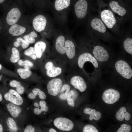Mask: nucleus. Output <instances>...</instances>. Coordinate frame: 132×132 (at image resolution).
Instances as JSON below:
<instances>
[{"instance_id":"obj_8","label":"nucleus","mask_w":132,"mask_h":132,"mask_svg":"<svg viewBox=\"0 0 132 132\" xmlns=\"http://www.w3.org/2000/svg\"><path fill=\"white\" fill-rule=\"evenodd\" d=\"M66 65L57 60L52 59L46 62L45 65L46 75L50 78L55 77L64 72Z\"/></svg>"},{"instance_id":"obj_25","label":"nucleus","mask_w":132,"mask_h":132,"mask_svg":"<svg viewBox=\"0 0 132 132\" xmlns=\"http://www.w3.org/2000/svg\"><path fill=\"white\" fill-rule=\"evenodd\" d=\"M7 126L9 128V132H18V129L15 121L12 118L9 117L6 121Z\"/></svg>"},{"instance_id":"obj_48","label":"nucleus","mask_w":132,"mask_h":132,"mask_svg":"<svg viewBox=\"0 0 132 132\" xmlns=\"http://www.w3.org/2000/svg\"><path fill=\"white\" fill-rule=\"evenodd\" d=\"M2 100V95L0 93V101H1Z\"/></svg>"},{"instance_id":"obj_22","label":"nucleus","mask_w":132,"mask_h":132,"mask_svg":"<svg viewBox=\"0 0 132 132\" xmlns=\"http://www.w3.org/2000/svg\"><path fill=\"white\" fill-rule=\"evenodd\" d=\"M83 112L85 114L89 115V119L92 121L93 119L98 121L101 118V114L99 111H96L95 109H92L89 108H85Z\"/></svg>"},{"instance_id":"obj_46","label":"nucleus","mask_w":132,"mask_h":132,"mask_svg":"<svg viewBox=\"0 0 132 132\" xmlns=\"http://www.w3.org/2000/svg\"><path fill=\"white\" fill-rule=\"evenodd\" d=\"M3 130V128L2 125L0 123V132H2Z\"/></svg>"},{"instance_id":"obj_6","label":"nucleus","mask_w":132,"mask_h":132,"mask_svg":"<svg viewBox=\"0 0 132 132\" xmlns=\"http://www.w3.org/2000/svg\"><path fill=\"white\" fill-rule=\"evenodd\" d=\"M110 9L119 20L128 19L131 13V0H108Z\"/></svg>"},{"instance_id":"obj_51","label":"nucleus","mask_w":132,"mask_h":132,"mask_svg":"<svg viewBox=\"0 0 132 132\" xmlns=\"http://www.w3.org/2000/svg\"><path fill=\"white\" fill-rule=\"evenodd\" d=\"M1 27L0 26V30H1Z\"/></svg>"},{"instance_id":"obj_41","label":"nucleus","mask_w":132,"mask_h":132,"mask_svg":"<svg viewBox=\"0 0 132 132\" xmlns=\"http://www.w3.org/2000/svg\"><path fill=\"white\" fill-rule=\"evenodd\" d=\"M35 131L34 128L31 125L27 126L25 128L24 132H34Z\"/></svg>"},{"instance_id":"obj_45","label":"nucleus","mask_w":132,"mask_h":132,"mask_svg":"<svg viewBox=\"0 0 132 132\" xmlns=\"http://www.w3.org/2000/svg\"><path fill=\"white\" fill-rule=\"evenodd\" d=\"M49 132H56V131L53 128H51L49 130Z\"/></svg>"},{"instance_id":"obj_14","label":"nucleus","mask_w":132,"mask_h":132,"mask_svg":"<svg viewBox=\"0 0 132 132\" xmlns=\"http://www.w3.org/2000/svg\"><path fill=\"white\" fill-rule=\"evenodd\" d=\"M92 52L94 57L99 62H105L109 58V55L108 52L103 47L100 45L94 46Z\"/></svg>"},{"instance_id":"obj_1","label":"nucleus","mask_w":132,"mask_h":132,"mask_svg":"<svg viewBox=\"0 0 132 132\" xmlns=\"http://www.w3.org/2000/svg\"><path fill=\"white\" fill-rule=\"evenodd\" d=\"M51 9L56 22L64 26L67 22L69 13L71 10V0H52Z\"/></svg>"},{"instance_id":"obj_27","label":"nucleus","mask_w":132,"mask_h":132,"mask_svg":"<svg viewBox=\"0 0 132 132\" xmlns=\"http://www.w3.org/2000/svg\"><path fill=\"white\" fill-rule=\"evenodd\" d=\"M37 33L34 31L31 32L29 34L24 36L23 39L29 44H33L35 42V38L38 36Z\"/></svg>"},{"instance_id":"obj_9","label":"nucleus","mask_w":132,"mask_h":132,"mask_svg":"<svg viewBox=\"0 0 132 132\" xmlns=\"http://www.w3.org/2000/svg\"><path fill=\"white\" fill-rule=\"evenodd\" d=\"M88 31L94 32L101 34H106L108 32L106 27L99 18L90 17L88 16Z\"/></svg>"},{"instance_id":"obj_15","label":"nucleus","mask_w":132,"mask_h":132,"mask_svg":"<svg viewBox=\"0 0 132 132\" xmlns=\"http://www.w3.org/2000/svg\"><path fill=\"white\" fill-rule=\"evenodd\" d=\"M87 62L91 63L95 68L99 66L98 61L94 56L89 53L85 52L81 54L78 57L77 63L78 67L82 68L85 63Z\"/></svg>"},{"instance_id":"obj_33","label":"nucleus","mask_w":132,"mask_h":132,"mask_svg":"<svg viewBox=\"0 0 132 132\" xmlns=\"http://www.w3.org/2000/svg\"><path fill=\"white\" fill-rule=\"evenodd\" d=\"M18 64L21 66H24L25 69H29L30 68L33 66V64L30 61L26 60L23 61L21 59L19 60L18 62Z\"/></svg>"},{"instance_id":"obj_2","label":"nucleus","mask_w":132,"mask_h":132,"mask_svg":"<svg viewBox=\"0 0 132 132\" xmlns=\"http://www.w3.org/2000/svg\"><path fill=\"white\" fill-rule=\"evenodd\" d=\"M53 37L52 59L57 60L66 65L68 63L65 53V34L62 30L56 29H55Z\"/></svg>"},{"instance_id":"obj_37","label":"nucleus","mask_w":132,"mask_h":132,"mask_svg":"<svg viewBox=\"0 0 132 132\" xmlns=\"http://www.w3.org/2000/svg\"><path fill=\"white\" fill-rule=\"evenodd\" d=\"M131 129V126L128 124H123L117 131V132H129Z\"/></svg>"},{"instance_id":"obj_12","label":"nucleus","mask_w":132,"mask_h":132,"mask_svg":"<svg viewBox=\"0 0 132 132\" xmlns=\"http://www.w3.org/2000/svg\"><path fill=\"white\" fill-rule=\"evenodd\" d=\"M53 124L57 128L63 131H71L74 127V123L72 121L63 117L56 118L54 121Z\"/></svg>"},{"instance_id":"obj_38","label":"nucleus","mask_w":132,"mask_h":132,"mask_svg":"<svg viewBox=\"0 0 132 132\" xmlns=\"http://www.w3.org/2000/svg\"><path fill=\"white\" fill-rule=\"evenodd\" d=\"M39 106L41 107V109L43 112L44 111L45 112L48 111L49 108L46 105V102L44 100H41L39 102Z\"/></svg>"},{"instance_id":"obj_20","label":"nucleus","mask_w":132,"mask_h":132,"mask_svg":"<svg viewBox=\"0 0 132 132\" xmlns=\"http://www.w3.org/2000/svg\"><path fill=\"white\" fill-rule=\"evenodd\" d=\"M26 30V28L18 24L12 25L9 29V33L12 36H18L24 33Z\"/></svg>"},{"instance_id":"obj_30","label":"nucleus","mask_w":132,"mask_h":132,"mask_svg":"<svg viewBox=\"0 0 132 132\" xmlns=\"http://www.w3.org/2000/svg\"><path fill=\"white\" fill-rule=\"evenodd\" d=\"M13 44L16 47L21 45L22 48L25 49L29 46V44L22 38L19 37L16 39V41Z\"/></svg>"},{"instance_id":"obj_10","label":"nucleus","mask_w":132,"mask_h":132,"mask_svg":"<svg viewBox=\"0 0 132 132\" xmlns=\"http://www.w3.org/2000/svg\"><path fill=\"white\" fill-rule=\"evenodd\" d=\"M117 71L124 78L129 79L132 76V69L129 64L125 61L120 60L115 63Z\"/></svg>"},{"instance_id":"obj_35","label":"nucleus","mask_w":132,"mask_h":132,"mask_svg":"<svg viewBox=\"0 0 132 132\" xmlns=\"http://www.w3.org/2000/svg\"><path fill=\"white\" fill-rule=\"evenodd\" d=\"M75 92L73 90H70L68 94L66 99L68 105L72 107H73L75 106L74 101L72 98Z\"/></svg>"},{"instance_id":"obj_29","label":"nucleus","mask_w":132,"mask_h":132,"mask_svg":"<svg viewBox=\"0 0 132 132\" xmlns=\"http://www.w3.org/2000/svg\"><path fill=\"white\" fill-rule=\"evenodd\" d=\"M36 2L40 7L45 9H51V0H36Z\"/></svg>"},{"instance_id":"obj_16","label":"nucleus","mask_w":132,"mask_h":132,"mask_svg":"<svg viewBox=\"0 0 132 132\" xmlns=\"http://www.w3.org/2000/svg\"><path fill=\"white\" fill-rule=\"evenodd\" d=\"M6 100L11 103L18 106L23 103V100L22 97L16 91L13 89H10L4 95Z\"/></svg>"},{"instance_id":"obj_40","label":"nucleus","mask_w":132,"mask_h":132,"mask_svg":"<svg viewBox=\"0 0 132 132\" xmlns=\"http://www.w3.org/2000/svg\"><path fill=\"white\" fill-rule=\"evenodd\" d=\"M70 90H68L64 92L61 93L59 96V98L61 100H65L66 99L68 94Z\"/></svg>"},{"instance_id":"obj_44","label":"nucleus","mask_w":132,"mask_h":132,"mask_svg":"<svg viewBox=\"0 0 132 132\" xmlns=\"http://www.w3.org/2000/svg\"><path fill=\"white\" fill-rule=\"evenodd\" d=\"M6 1V0H0V6L3 5Z\"/></svg>"},{"instance_id":"obj_24","label":"nucleus","mask_w":132,"mask_h":132,"mask_svg":"<svg viewBox=\"0 0 132 132\" xmlns=\"http://www.w3.org/2000/svg\"><path fill=\"white\" fill-rule=\"evenodd\" d=\"M10 85L12 87H16V91L20 95L24 93L25 88L22 86L20 82L15 80H12L10 82Z\"/></svg>"},{"instance_id":"obj_26","label":"nucleus","mask_w":132,"mask_h":132,"mask_svg":"<svg viewBox=\"0 0 132 132\" xmlns=\"http://www.w3.org/2000/svg\"><path fill=\"white\" fill-rule=\"evenodd\" d=\"M123 46L125 51L128 53L132 55V39L128 37L123 42Z\"/></svg>"},{"instance_id":"obj_34","label":"nucleus","mask_w":132,"mask_h":132,"mask_svg":"<svg viewBox=\"0 0 132 132\" xmlns=\"http://www.w3.org/2000/svg\"><path fill=\"white\" fill-rule=\"evenodd\" d=\"M32 91L36 96L38 95L39 98L41 99L44 100L46 99V96L45 93L39 88H34L32 90Z\"/></svg>"},{"instance_id":"obj_5","label":"nucleus","mask_w":132,"mask_h":132,"mask_svg":"<svg viewBox=\"0 0 132 132\" xmlns=\"http://www.w3.org/2000/svg\"><path fill=\"white\" fill-rule=\"evenodd\" d=\"M32 24L33 28L37 32L43 33V35L46 36L53 37L55 29L52 20L43 15L39 14L34 18Z\"/></svg>"},{"instance_id":"obj_19","label":"nucleus","mask_w":132,"mask_h":132,"mask_svg":"<svg viewBox=\"0 0 132 132\" xmlns=\"http://www.w3.org/2000/svg\"><path fill=\"white\" fill-rule=\"evenodd\" d=\"M48 46L46 43L42 40L38 41L35 44L34 48L37 58H42Z\"/></svg>"},{"instance_id":"obj_13","label":"nucleus","mask_w":132,"mask_h":132,"mask_svg":"<svg viewBox=\"0 0 132 132\" xmlns=\"http://www.w3.org/2000/svg\"><path fill=\"white\" fill-rule=\"evenodd\" d=\"M120 97V94L118 91L110 88L107 89L104 92L102 98L105 103L108 104H112L117 102Z\"/></svg>"},{"instance_id":"obj_21","label":"nucleus","mask_w":132,"mask_h":132,"mask_svg":"<svg viewBox=\"0 0 132 132\" xmlns=\"http://www.w3.org/2000/svg\"><path fill=\"white\" fill-rule=\"evenodd\" d=\"M115 116L117 119L120 121H123L124 119L128 121L131 118V115L126 111V108L124 107H121L117 111Z\"/></svg>"},{"instance_id":"obj_11","label":"nucleus","mask_w":132,"mask_h":132,"mask_svg":"<svg viewBox=\"0 0 132 132\" xmlns=\"http://www.w3.org/2000/svg\"><path fill=\"white\" fill-rule=\"evenodd\" d=\"M63 85V82L60 78H53L48 83L47 87L48 93L53 96L58 95Z\"/></svg>"},{"instance_id":"obj_39","label":"nucleus","mask_w":132,"mask_h":132,"mask_svg":"<svg viewBox=\"0 0 132 132\" xmlns=\"http://www.w3.org/2000/svg\"><path fill=\"white\" fill-rule=\"evenodd\" d=\"M70 89L71 87L69 84H64L62 85L60 93H63L67 90H70Z\"/></svg>"},{"instance_id":"obj_17","label":"nucleus","mask_w":132,"mask_h":132,"mask_svg":"<svg viewBox=\"0 0 132 132\" xmlns=\"http://www.w3.org/2000/svg\"><path fill=\"white\" fill-rule=\"evenodd\" d=\"M70 82L75 88L81 92L85 91L86 89V84L83 78L80 76L75 75L72 76L70 79Z\"/></svg>"},{"instance_id":"obj_36","label":"nucleus","mask_w":132,"mask_h":132,"mask_svg":"<svg viewBox=\"0 0 132 132\" xmlns=\"http://www.w3.org/2000/svg\"><path fill=\"white\" fill-rule=\"evenodd\" d=\"M83 132H98V131L95 127L91 124H87L83 128Z\"/></svg>"},{"instance_id":"obj_47","label":"nucleus","mask_w":132,"mask_h":132,"mask_svg":"<svg viewBox=\"0 0 132 132\" xmlns=\"http://www.w3.org/2000/svg\"><path fill=\"white\" fill-rule=\"evenodd\" d=\"M34 106L37 107H39V105L38 103L36 102H35L34 103Z\"/></svg>"},{"instance_id":"obj_50","label":"nucleus","mask_w":132,"mask_h":132,"mask_svg":"<svg viewBox=\"0 0 132 132\" xmlns=\"http://www.w3.org/2000/svg\"><path fill=\"white\" fill-rule=\"evenodd\" d=\"M1 77L0 76V81L1 80Z\"/></svg>"},{"instance_id":"obj_32","label":"nucleus","mask_w":132,"mask_h":132,"mask_svg":"<svg viewBox=\"0 0 132 132\" xmlns=\"http://www.w3.org/2000/svg\"><path fill=\"white\" fill-rule=\"evenodd\" d=\"M24 53L25 55L29 56L33 60H36L37 58L33 47H30L24 51Z\"/></svg>"},{"instance_id":"obj_7","label":"nucleus","mask_w":132,"mask_h":132,"mask_svg":"<svg viewBox=\"0 0 132 132\" xmlns=\"http://www.w3.org/2000/svg\"><path fill=\"white\" fill-rule=\"evenodd\" d=\"M65 53L68 64L72 67L76 56L77 46L71 35L67 32L65 34Z\"/></svg>"},{"instance_id":"obj_23","label":"nucleus","mask_w":132,"mask_h":132,"mask_svg":"<svg viewBox=\"0 0 132 132\" xmlns=\"http://www.w3.org/2000/svg\"><path fill=\"white\" fill-rule=\"evenodd\" d=\"M7 110L11 115L14 118L17 117L22 111V109L18 105L12 103L6 105Z\"/></svg>"},{"instance_id":"obj_3","label":"nucleus","mask_w":132,"mask_h":132,"mask_svg":"<svg viewBox=\"0 0 132 132\" xmlns=\"http://www.w3.org/2000/svg\"><path fill=\"white\" fill-rule=\"evenodd\" d=\"M96 5L97 0H71V10L76 19L82 21L88 16Z\"/></svg>"},{"instance_id":"obj_28","label":"nucleus","mask_w":132,"mask_h":132,"mask_svg":"<svg viewBox=\"0 0 132 132\" xmlns=\"http://www.w3.org/2000/svg\"><path fill=\"white\" fill-rule=\"evenodd\" d=\"M17 72L21 77L23 79H26L31 76V72L29 70L26 69L18 68Z\"/></svg>"},{"instance_id":"obj_31","label":"nucleus","mask_w":132,"mask_h":132,"mask_svg":"<svg viewBox=\"0 0 132 132\" xmlns=\"http://www.w3.org/2000/svg\"><path fill=\"white\" fill-rule=\"evenodd\" d=\"M12 52L10 60L13 63H16L20 59L19 52L16 48L13 47L12 49Z\"/></svg>"},{"instance_id":"obj_43","label":"nucleus","mask_w":132,"mask_h":132,"mask_svg":"<svg viewBox=\"0 0 132 132\" xmlns=\"http://www.w3.org/2000/svg\"><path fill=\"white\" fill-rule=\"evenodd\" d=\"M36 96L33 93L31 92L28 95L29 98L31 99H34L36 98Z\"/></svg>"},{"instance_id":"obj_49","label":"nucleus","mask_w":132,"mask_h":132,"mask_svg":"<svg viewBox=\"0 0 132 132\" xmlns=\"http://www.w3.org/2000/svg\"><path fill=\"white\" fill-rule=\"evenodd\" d=\"M2 66L0 64V70L2 68Z\"/></svg>"},{"instance_id":"obj_18","label":"nucleus","mask_w":132,"mask_h":132,"mask_svg":"<svg viewBox=\"0 0 132 132\" xmlns=\"http://www.w3.org/2000/svg\"><path fill=\"white\" fill-rule=\"evenodd\" d=\"M21 15V12L17 8H14L8 13L6 18L7 23L9 25L15 24L18 21Z\"/></svg>"},{"instance_id":"obj_42","label":"nucleus","mask_w":132,"mask_h":132,"mask_svg":"<svg viewBox=\"0 0 132 132\" xmlns=\"http://www.w3.org/2000/svg\"><path fill=\"white\" fill-rule=\"evenodd\" d=\"M34 112L35 114L37 115H39L40 114L42 111L41 109L39 108H36L34 109Z\"/></svg>"},{"instance_id":"obj_4","label":"nucleus","mask_w":132,"mask_h":132,"mask_svg":"<svg viewBox=\"0 0 132 132\" xmlns=\"http://www.w3.org/2000/svg\"><path fill=\"white\" fill-rule=\"evenodd\" d=\"M99 11V18L106 27L112 31H120L118 20L110 9L107 3L103 0H97Z\"/></svg>"}]
</instances>
